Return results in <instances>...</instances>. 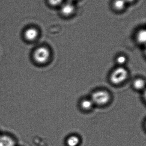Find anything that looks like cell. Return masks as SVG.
Returning a JSON list of instances; mask_svg holds the SVG:
<instances>
[{"mask_svg": "<svg viewBox=\"0 0 146 146\" xmlns=\"http://www.w3.org/2000/svg\"><path fill=\"white\" fill-rule=\"evenodd\" d=\"M127 70L122 66L114 69L110 76L111 82L115 85L121 84L125 82L128 76Z\"/></svg>", "mask_w": 146, "mask_h": 146, "instance_id": "6da1fadb", "label": "cell"}, {"mask_svg": "<svg viewBox=\"0 0 146 146\" xmlns=\"http://www.w3.org/2000/svg\"><path fill=\"white\" fill-rule=\"evenodd\" d=\"M111 99L110 94L106 90H99L94 92L91 96V100L94 105L102 106L108 103Z\"/></svg>", "mask_w": 146, "mask_h": 146, "instance_id": "7a4b0ae2", "label": "cell"}, {"mask_svg": "<svg viewBox=\"0 0 146 146\" xmlns=\"http://www.w3.org/2000/svg\"><path fill=\"white\" fill-rule=\"evenodd\" d=\"M50 56L49 50L44 47L37 48L34 54V58L36 61L40 64L46 62Z\"/></svg>", "mask_w": 146, "mask_h": 146, "instance_id": "3957f363", "label": "cell"}, {"mask_svg": "<svg viewBox=\"0 0 146 146\" xmlns=\"http://www.w3.org/2000/svg\"><path fill=\"white\" fill-rule=\"evenodd\" d=\"M74 5L71 3H65L61 7V12L64 16H69L74 11Z\"/></svg>", "mask_w": 146, "mask_h": 146, "instance_id": "277c9868", "label": "cell"}, {"mask_svg": "<svg viewBox=\"0 0 146 146\" xmlns=\"http://www.w3.org/2000/svg\"><path fill=\"white\" fill-rule=\"evenodd\" d=\"M38 35V31L35 28L28 29L26 31L25 34L26 39L29 41L34 40L36 39Z\"/></svg>", "mask_w": 146, "mask_h": 146, "instance_id": "5b68a950", "label": "cell"}, {"mask_svg": "<svg viewBox=\"0 0 146 146\" xmlns=\"http://www.w3.org/2000/svg\"><path fill=\"white\" fill-rule=\"evenodd\" d=\"M13 139L7 136L0 137V146H14Z\"/></svg>", "mask_w": 146, "mask_h": 146, "instance_id": "8992f818", "label": "cell"}, {"mask_svg": "<svg viewBox=\"0 0 146 146\" xmlns=\"http://www.w3.org/2000/svg\"><path fill=\"white\" fill-rule=\"evenodd\" d=\"M94 104L91 99H85L83 100L80 103L82 109L85 111H89L92 109Z\"/></svg>", "mask_w": 146, "mask_h": 146, "instance_id": "52a82bcc", "label": "cell"}, {"mask_svg": "<svg viewBox=\"0 0 146 146\" xmlns=\"http://www.w3.org/2000/svg\"><path fill=\"white\" fill-rule=\"evenodd\" d=\"M80 143V139L76 135H72L67 138L66 143L68 146H77Z\"/></svg>", "mask_w": 146, "mask_h": 146, "instance_id": "ba28073f", "label": "cell"}, {"mask_svg": "<svg viewBox=\"0 0 146 146\" xmlns=\"http://www.w3.org/2000/svg\"><path fill=\"white\" fill-rule=\"evenodd\" d=\"M133 86L135 89L137 90H141L145 88V81L142 78H137L133 82Z\"/></svg>", "mask_w": 146, "mask_h": 146, "instance_id": "9c48e42d", "label": "cell"}, {"mask_svg": "<svg viewBox=\"0 0 146 146\" xmlns=\"http://www.w3.org/2000/svg\"><path fill=\"white\" fill-rule=\"evenodd\" d=\"M137 40L141 44L145 43L146 40V33L145 30H141L138 32L137 35Z\"/></svg>", "mask_w": 146, "mask_h": 146, "instance_id": "30bf717a", "label": "cell"}, {"mask_svg": "<svg viewBox=\"0 0 146 146\" xmlns=\"http://www.w3.org/2000/svg\"><path fill=\"white\" fill-rule=\"evenodd\" d=\"M126 2L125 0H114L113 6L116 10L120 11L125 7Z\"/></svg>", "mask_w": 146, "mask_h": 146, "instance_id": "8fae6325", "label": "cell"}, {"mask_svg": "<svg viewBox=\"0 0 146 146\" xmlns=\"http://www.w3.org/2000/svg\"><path fill=\"white\" fill-rule=\"evenodd\" d=\"M116 62L119 65H123L126 63V57L124 55H120L116 59Z\"/></svg>", "mask_w": 146, "mask_h": 146, "instance_id": "7c38bea8", "label": "cell"}, {"mask_svg": "<svg viewBox=\"0 0 146 146\" xmlns=\"http://www.w3.org/2000/svg\"><path fill=\"white\" fill-rule=\"evenodd\" d=\"M62 0H48V2L50 5L52 6L58 5L61 4Z\"/></svg>", "mask_w": 146, "mask_h": 146, "instance_id": "4fadbf2b", "label": "cell"}, {"mask_svg": "<svg viewBox=\"0 0 146 146\" xmlns=\"http://www.w3.org/2000/svg\"><path fill=\"white\" fill-rule=\"evenodd\" d=\"M126 1V3L127 2H131L132 1H134V0H125Z\"/></svg>", "mask_w": 146, "mask_h": 146, "instance_id": "5bb4252c", "label": "cell"}]
</instances>
